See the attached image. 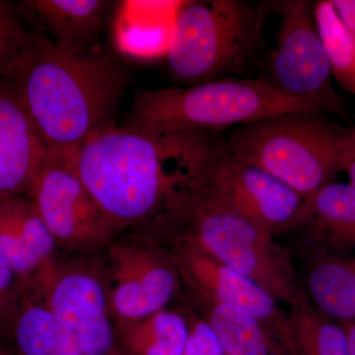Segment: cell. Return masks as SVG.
I'll list each match as a JSON object with an SVG mask.
<instances>
[{"label":"cell","mask_w":355,"mask_h":355,"mask_svg":"<svg viewBox=\"0 0 355 355\" xmlns=\"http://www.w3.org/2000/svg\"><path fill=\"white\" fill-rule=\"evenodd\" d=\"M120 355H184L188 323L183 313L163 309L130 322H114Z\"/></svg>","instance_id":"20"},{"label":"cell","mask_w":355,"mask_h":355,"mask_svg":"<svg viewBox=\"0 0 355 355\" xmlns=\"http://www.w3.org/2000/svg\"><path fill=\"white\" fill-rule=\"evenodd\" d=\"M349 130L323 112H291L232 128L221 148L307 198L343 172Z\"/></svg>","instance_id":"3"},{"label":"cell","mask_w":355,"mask_h":355,"mask_svg":"<svg viewBox=\"0 0 355 355\" xmlns=\"http://www.w3.org/2000/svg\"><path fill=\"white\" fill-rule=\"evenodd\" d=\"M32 31L12 4L0 1V81L12 77Z\"/></svg>","instance_id":"23"},{"label":"cell","mask_w":355,"mask_h":355,"mask_svg":"<svg viewBox=\"0 0 355 355\" xmlns=\"http://www.w3.org/2000/svg\"><path fill=\"white\" fill-rule=\"evenodd\" d=\"M176 233L253 280L277 302L291 306L304 293L291 253L275 241V235L210 197L205 189Z\"/></svg>","instance_id":"6"},{"label":"cell","mask_w":355,"mask_h":355,"mask_svg":"<svg viewBox=\"0 0 355 355\" xmlns=\"http://www.w3.org/2000/svg\"><path fill=\"white\" fill-rule=\"evenodd\" d=\"M10 80L48 148L73 151L113 127L130 73L102 46L67 51L33 29Z\"/></svg>","instance_id":"2"},{"label":"cell","mask_w":355,"mask_h":355,"mask_svg":"<svg viewBox=\"0 0 355 355\" xmlns=\"http://www.w3.org/2000/svg\"><path fill=\"white\" fill-rule=\"evenodd\" d=\"M313 11L333 77L355 96V35L338 19L331 0L316 2Z\"/></svg>","instance_id":"22"},{"label":"cell","mask_w":355,"mask_h":355,"mask_svg":"<svg viewBox=\"0 0 355 355\" xmlns=\"http://www.w3.org/2000/svg\"><path fill=\"white\" fill-rule=\"evenodd\" d=\"M347 335V345H349V354L355 355V319L347 323H343Z\"/></svg>","instance_id":"28"},{"label":"cell","mask_w":355,"mask_h":355,"mask_svg":"<svg viewBox=\"0 0 355 355\" xmlns=\"http://www.w3.org/2000/svg\"><path fill=\"white\" fill-rule=\"evenodd\" d=\"M23 4L40 20L49 38L67 51L99 46L113 2L108 0H28Z\"/></svg>","instance_id":"16"},{"label":"cell","mask_w":355,"mask_h":355,"mask_svg":"<svg viewBox=\"0 0 355 355\" xmlns=\"http://www.w3.org/2000/svg\"><path fill=\"white\" fill-rule=\"evenodd\" d=\"M0 355H8V354H7L6 347H3V345H2L1 342H0Z\"/></svg>","instance_id":"29"},{"label":"cell","mask_w":355,"mask_h":355,"mask_svg":"<svg viewBox=\"0 0 355 355\" xmlns=\"http://www.w3.org/2000/svg\"><path fill=\"white\" fill-rule=\"evenodd\" d=\"M23 282L14 273L3 254L0 253V336L10 316Z\"/></svg>","instance_id":"25"},{"label":"cell","mask_w":355,"mask_h":355,"mask_svg":"<svg viewBox=\"0 0 355 355\" xmlns=\"http://www.w3.org/2000/svg\"><path fill=\"white\" fill-rule=\"evenodd\" d=\"M338 19L355 35V0H331Z\"/></svg>","instance_id":"26"},{"label":"cell","mask_w":355,"mask_h":355,"mask_svg":"<svg viewBox=\"0 0 355 355\" xmlns=\"http://www.w3.org/2000/svg\"><path fill=\"white\" fill-rule=\"evenodd\" d=\"M58 244L25 195L0 202V253L21 282L57 257Z\"/></svg>","instance_id":"14"},{"label":"cell","mask_w":355,"mask_h":355,"mask_svg":"<svg viewBox=\"0 0 355 355\" xmlns=\"http://www.w3.org/2000/svg\"><path fill=\"white\" fill-rule=\"evenodd\" d=\"M306 293L317 309L338 323L355 319V257L322 252L306 277Z\"/></svg>","instance_id":"19"},{"label":"cell","mask_w":355,"mask_h":355,"mask_svg":"<svg viewBox=\"0 0 355 355\" xmlns=\"http://www.w3.org/2000/svg\"><path fill=\"white\" fill-rule=\"evenodd\" d=\"M289 308L294 355H350L343 324L317 309L306 291Z\"/></svg>","instance_id":"21"},{"label":"cell","mask_w":355,"mask_h":355,"mask_svg":"<svg viewBox=\"0 0 355 355\" xmlns=\"http://www.w3.org/2000/svg\"><path fill=\"white\" fill-rule=\"evenodd\" d=\"M180 311L188 323V338L184 355H227L216 333L190 302H186Z\"/></svg>","instance_id":"24"},{"label":"cell","mask_w":355,"mask_h":355,"mask_svg":"<svg viewBox=\"0 0 355 355\" xmlns=\"http://www.w3.org/2000/svg\"><path fill=\"white\" fill-rule=\"evenodd\" d=\"M270 4L244 0L193 1L177 13L166 53L183 87L241 76L261 39Z\"/></svg>","instance_id":"5"},{"label":"cell","mask_w":355,"mask_h":355,"mask_svg":"<svg viewBox=\"0 0 355 355\" xmlns=\"http://www.w3.org/2000/svg\"><path fill=\"white\" fill-rule=\"evenodd\" d=\"M190 289L191 304L202 315L227 355H291L284 345L257 318L232 306L221 304Z\"/></svg>","instance_id":"18"},{"label":"cell","mask_w":355,"mask_h":355,"mask_svg":"<svg viewBox=\"0 0 355 355\" xmlns=\"http://www.w3.org/2000/svg\"><path fill=\"white\" fill-rule=\"evenodd\" d=\"M221 150L216 133L113 127L74 153L76 171L116 235L172 234L202 193Z\"/></svg>","instance_id":"1"},{"label":"cell","mask_w":355,"mask_h":355,"mask_svg":"<svg viewBox=\"0 0 355 355\" xmlns=\"http://www.w3.org/2000/svg\"><path fill=\"white\" fill-rule=\"evenodd\" d=\"M343 172L347 173L349 184L355 188V125L350 127L349 144L345 153Z\"/></svg>","instance_id":"27"},{"label":"cell","mask_w":355,"mask_h":355,"mask_svg":"<svg viewBox=\"0 0 355 355\" xmlns=\"http://www.w3.org/2000/svg\"><path fill=\"white\" fill-rule=\"evenodd\" d=\"M154 236L121 234L106 249L104 263L114 322L144 319L166 309L181 287L173 254Z\"/></svg>","instance_id":"10"},{"label":"cell","mask_w":355,"mask_h":355,"mask_svg":"<svg viewBox=\"0 0 355 355\" xmlns=\"http://www.w3.org/2000/svg\"><path fill=\"white\" fill-rule=\"evenodd\" d=\"M280 16L277 46L270 60L268 83L284 94L313 103L324 113L349 118L336 94L326 50L307 0L268 2Z\"/></svg>","instance_id":"9"},{"label":"cell","mask_w":355,"mask_h":355,"mask_svg":"<svg viewBox=\"0 0 355 355\" xmlns=\"http://www.w3.org/2000/svg\"><path fill=\"white\" fill-rule=\"evenodd\" d=\"M205 191L273 235L292 227L305 200L270 173L228 157L222 148Z\"/></svg>","instance_id":"12"},{"label":"cell","mask_w":355,"mask_h":355,"mask_svg":"<svg viewBox=\"0 0 355 355\" xmlns=\"http://www.w3.org/2000/svg\"><path fill=\"white\" fill-rule=\"evenodd\" d=\"M46 153L10 78L0 81V202L25 195Z\"/></svg>","instance_id":"13"},{"label":"cell","mask_w":355,"mask_h":355,"mask_svg":"<svg viewBox=\"0 0 355 355\" xmlns=\"http://www.w3.org/2000/svg\"><path fill=\"white\" fill-rule=\"evenodd\" d=\"M57 355H120L104 263L90 254L44 266Z\"/></svg>","instance_id":"7"},{"label":"cell","mask_w":355,"mask_h":355,"mask_svg":"<svg viewBox=\"0 0 355 355\" xmlns=\"http://www.w3.org/2000/svg\"><path fill=\"white\" fill-rule=\"evenodd\" d=\"M76 151L48 148L25 196L58 247L92 254L106 250L118 235L79 177Z\"/></svg>","instance_id":"8"},{"label":"cell","mask_w":355,"mask_h":355,"mask_svg":"<svg viewBox=\"0 0 355 355\" xmlns=\"http://www.w3.org/2000/svg\"><path fill=\"white\" fill-rule=\"evenodd\" d=\"M0 342L8 355H57L58 328L49 299L44 266L23 282Z\"/></svg>","instance_id":"15"},{"label":"cell","mask_w":355,"mask_h":355,"mask_svg":"<svg viewBox=\"0 0 355 355\" xmlns=\"http://www.w3.org/2000/svg\"><path fill=\"white\" fill-rule=\"evenodd\" d=\"M301 111L322 112L313 103L284 94L268 81L230 77L191 87L139 89L127 128L158 133H217Z\"/></svg>","instance_id":"4"},{"label":"cell","mask_w":355,"mask_h":355,"mask_svg":"<svg viewBox=\"0 0 355 355\" xmlns=\"http://www.w3.org/2000/svg\"><path fill=\"white\" fill-rule=\"evenodd\" d=\"M300 226L323 250L342 252L354 248L355 188L331 182L305 198L291 228Z\"/></svg>","instance_id":"17"},{"label":"cell","mask_w":355,"mask_h":355,"mask_svg":"<svg viewBox=\"0 0 355 355\" xmlns=\"http://www.w3.org/2000/svg\"><path fill=\"white\" fill-rule=\"evenodd\" d=\"M182 282L221 304L253 315L294 355L288 316L258 284L203 253L184 235L169 236Z\"/></svg>","instance_id":"11"}]
</instances>
